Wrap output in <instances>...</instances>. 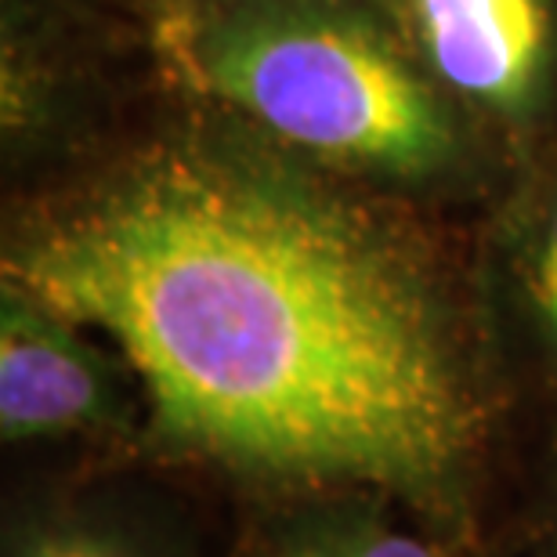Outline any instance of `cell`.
I'll list each match as a JSON object with an SVG mask.
<instances>
[{
    "label": "cell",
    "mask_w": 557,
    "mask_h": 557,
    "mask_svg": "<svg viewBox=\"0 0 557 557\" xmlns=\"http://www.w3.org/2000/svg\"><path fill=\"white\" fill-rule=\"evenodd\" d=\"M0 283L102 333L152 449L467 521L493 431L478 330L359 177L232 116L166 127L22 207Z\"/></svg>",
    "instance_id": "cell-1"
},
{
    "label": "cell",
    "mask_w": 557,
    "mask_h": 557,
    "mask_svg": "<svg viewBox=\"0 0 557 557\" xmlns=\"http://www.w3.org/2000/svg\"><path fill=\"white\" fill-rule=\"evenodd\" d=\"M156 40L207 106L359 182H449L471 124L423 73L381 0H160Z\"/></svg>",
    "instance_id": "cell-2"
},
{
    "label": "cell",
    "mask_w": 557,
    "mask_h": 557,
    "mask_svg": "<svg viewBox=\"0 0 557 557\" xmlns=\"http://www.w3.org/2000/svg\"><path fill=\"white\" fill-rule=\"evenodd\" d=\"M423 73L471 120L529 127L547 109L554 0H381Z\"/></svg>",
    "instance_id": "cell-3"
},
{
    "label": "cell",
    "mask_w": 557,
    "mask_h": 557,
    "mask_svg": "<svg viewBox=\"0 0 557 557\" xmlns=\"http://www.w3.org/2000/svg\"><path fill=\"white\" fill-rule=\"evenodd\" d=\"M127 362L91 330L0 283V434L4 442L109 434L131 423Z\"/></svg>",
    "instance_id": "cell-4"
},
{
    "label": "cell",
    "mask_w": 557,
    "mask_h": 557,
    "mask_svg": "<svg viewBox=\"0 0 557 557\" xmlns=\"http://www.w3.org/2000/svg\"><path fill=\"white\" fill-rule=\"evenodd\" d=\"M504 269L510 305L557 381V156L525 188L510 218Z\"/></svg>",
    "instance_id": "cell-5"
},
{
    "label": "cell",
    "mask_w": 557,
    "mask_h": 557,
    "mask_svg": "<svg viewBox=\"0 0 557 557\" xmlns=\"http://www.w3.org/2000/svg\"><path fill=\"white\" fill-rule=\"evenodd\" d=\"M341 493L311 504L278 529L264 557H445L438 540L413 532L387 515L376 499Z\"/></svg>",
    "instance_id": "cell-6"
},
{
    "label": "cell",
    "mask_w": 557,
    "mask_h": 557,
    "mask_svg": "<svg viewBox=\"0 0 557 557\" xmlns=\"http://www.w3.org/2000/svg\"><path fill=\"white\" fill-rule=\"evenodd\" d=\"M4 557H149L127 532L84 515H48L26 521Z\"/></svg>",
    "instance_id": "cell-7"
},
{
    "label": "cell",
    "mask_w": 557,
    "mask_h": 557,
    "mask_svg": "<svg viewBox=\"0 0 557 557\" xmlns=\"http://www.w3.org/2000/svg\"><path fill=\"white\" fill-rule=\"evenodd\" d=\"M166 4H188V8H225V4H258V0H166Z\"/></svg>",
    "instance_id": "cell-8"
}]
</instances>
